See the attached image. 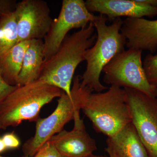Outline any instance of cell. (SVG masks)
Here are the masks:
<instances>
[{
  "instance_id": "1",
  "label": "cell",
  "mask_w": 157,
  "mask_h": 157,
  "mask_svg": "<svg viewBox=\"0 0 157 157\" xmlns=\"http://www.w3.org/2000/svg\"><path fill=\"white\" fill-rule=\"evenodd\" d=\"M90 22L84 28L67 36L57 51L44 61L39 81L60 89L70 97L71 84L78 65L85 61L86 51L94 44L97 35Z\"/></svg>"
},
{
  "instance_id": "2",
  "label": "cell",
  "mask_w": 157,
  "mask_h": 157,
  "mask_svg": "<svg viewBox=\"0 0 157 157\" xmlns=\"http://www.w3.org/2000/svg\"><path fill=\"white\" fill-rule=\"evenodd\" d=\"M108 19L104 15H96L93 21L98 36L95 42L86 52L85 61L86 69L80 76L81 85L93 91L101 92L107 87L100 81L103 69L117 54L124 50L127 40L121 33L123 20L116 18L110 25H107Z\"/></svg>"
},
{
  "instance_id": "3",
  "label": "cell",
  "mask_w": 157,
  "mask_h": 157,
  "mask_svg": "<svg viewBox=\"0 0 157 157\" xmlns=\"http://www.w3.org/2000/svg\"><path fill=\"white\" fill-rule=\"evenodd\" d=\"M63 92L38 80L17 86L0 104V129L17 126L24 121H37L42 107Z\"/></svg>"
},
{
  "instance_id": "4",
  "label": "cell",
  "mask_w": 157,
  "mask_h": 157,
  "mask_svg": "<svg viewBox=\"0 0 157 157\" xmlns=\"http://www.w3.org/2000/svg\"><path fill=\"white\" fill-rule=\"evenodd\" d=\"M73 82L72 97L63 92L54 111L48 117L37 120L34 136L23 145L22 151L25 156L33 157L52 137L63 130L66 124L80 114L85 102L93 91L82 86L80 76H75Z\"/></svg>"
},
{
  "instance_id": "5",
  "label": "cell",
  "mask_w": 157,
  "mask_h": 157,
  "mask_svg": "<svg viewBox=\"0 0 157 157\" xmlns=\"http://www.w3.org/2000/svg\"><path fill=\"white\" fill-rule=\"evenodd\" d=\"M82 110L94 129L107 137L132 123L131 109L123 88L111 86L105 92L91 93Z\"/></svg>"
},
{
  "instance_id": "6",
  "label": "cell",
  "mask_w": 157,
  "mask_h": 157,
  "mask_svg": "<svg viewBox=\"0 0 157 157\" xmlns=\"http://www.w3.org/2000/svg\"><path fill=\"white\" fill-rule=\"evenodd\" d=\"M142 52L140 49L128 48L117 54L103 69L104 82L155 97V87L149 83L144 70Z\"/></svg>"
},
{
  "instance_id": "7",
  "label": "cell",
  "mask_w": 157,
  "mask_h": 157,
  "mask_svg": "<svg viewBox=\"0 0 157 157\" xmlns=\"http://www.w3.org/2000/svg\"><path fill=\"white\" fill-rule=\"evenodd\" d=\"M83 0H63L59 16L54 19L44 39V61L57 51L69 31L86 27L95 18Z\"/></svg>"
},
{
  "instance_id": "8",
  "label": "cell",
  "mask_w": 157,
  "mask_h": 157,
  "mask_svg": "<svg viewBox=\"0 0 157 157\" xmlns=\"http://www.w3.org/2000/svg\"><path fill=\"white\" fill-rule=\"evenodd\" d=\"M132 123L149 157H157V98L133 89L123 88Z\"/></svg>"
},
{
  "instance_id": "9",
  "label": "cell",
  "mask_w": 157,
  "mask_h": 157,
  "mask_svg": "<svg viewBox=\"0 0 157 157\" xmlns=\"http://www.w3.org/2000/svg\"><path fill=\"white\" fill-rule=\"evenodd\" d=\"M14 12L18 42L44 39L53 22L49 6L42 0H23L16 3Z\"/></svg>"
},
{
  "instance_id": "10",
  "label": "cell",
  "mask_w": 157,
  "mask_h": 157,
  "mask_svg": "<svg viewBox=\"0 0 157 157\" xmlns=\"http://www.w3.org/2000/svg\"><path fill=\"white\" fill-rule=\"evenodd\" d=\"M73 128L62 130L51 138L60 154L64 157H86L97 150L95 140L88 133L80 114L74 118Z\"/></svg>"
},
{
  "instance_id": "11",
  "label": "cell",
  "mask_w": 157,
  "mask_h": 157,
  "mask_svg": "<svg viewBox=\"0 0 157 157\" xmlns=\"http://www.w3.org/2000/svg\"><path fill=\"white\" fill-rule=\"evenodd\" d=\"M85 2L90 12H98L110 21L121 17L142 18L157 16V8L137 0H87Z\"/></svg>"
},
{
  "instance_id": "12",
  "label": "cell",
  "mask_w": 157,
  "mask_h": 157,
  "mask_svg": "<svg viewBox=\"0 0 157 157\" xmlns=\"http://www.w3.org/2000/svg\"><path fill=\"white\" fill-rule=\"evenodd\" d=\"M121 32L128 48L147 50L152 54L157 49V20L127 17L123 21Z\"/></svg>"
},
{
  "instance_id": "13",
  "label": "cell",
  "mask_w": 157,
  "mask_h": 157,
  "mask_svg": "<svg viewBox=\"0 0 157 157\" xmlns=\"http://www.w3.org/2000/svg\"><path fill=\"white\" fill-rule=\"evenodd\" d=\"M104 151L114 157H149L132 123L107 137Z\"/></svg>"
},
{
  "instance_id": "14",
  "label": "cell",
  "mask_w": 157,
  "mask_h": 157,
  "mask_svg": "<svg viewBox=\"0 0 157 157\" xmlns=\"http://www.w3.org/2000/svg\"><path fill=\"white\" fill-rule=\"evenodd\" d=\"M44 48L42 39L31 40L25 53L17 86H22L39 79L44 63Z\"/></svg>"
},
{
  "instance_id": "15",
  "label": "cell",
  "mask_w": 157,
  "mask_h": 157,
  "mask_svg": "<svg viewBox=\"0 0 157 157\" xmlns=\"http://www.w3.org/2000/svg\"><path fill=\"white\" fill-rule=\"evenodd\" d=\"M31 41L18 42L0 56L1 74L4 80L10 85L17 86L25 53Z\"/></svg>"
},
{
  "instance_id": "16",
  "label": "cell",
  "mask_w": 157,
  "mask_h": 157,
  "mask_svg": "<svg viewBox=\"0 0 157 157\" xmlns=\"http://www.w3.org/2000/svg\"><path fill=\"white\" fill-rule=\"evenodd\" d=\"M18 43L17 22L14 11L0 17V56Z\"/></svg>"
},
{
  "instance_id": "17",
  "label": "cell",
  "mask_w": 157,
  "mask_h": 157,
  "mask_svg": "<svg viewBox=\"0 0 157 157\" xmlns=\"http://www.w3.org/2000/svg\"><path fill=\"white\" fill-rule=\"evenodd\" d=\"M143 67L149 83L153 86H157V54H150L143 62Z\"/></svg>"
},
{
  "instance_id": "18",
  "label": "cell",
  "mask_w": 157,
  "mask_h": 157,
  "mask_svg": "<svg viewBox=\"0 0 157 157\" xmlns=\"http://www.w3.org/2000/svg\"><path fill=\"white\" fill-rule=\"evenodd\" d=\"M33 157H62L53 144L48 141Z\"/></svg>"
},
{
  "instance_id": "19",
  "label": "cell",
  "mask_w": 157,
  "mask_h": 157,
  "mask_svg": "<svg viewBox=\"0 0 157 157\" xmlns=\"http://www.w3.org/2000/svg\"><path fill=\"white\" fill-rule=\"evenodd\" d=\"M2 138L7 149L17 148L20 146V140L14 132L6 133Z\"/></svg>"
},
{
  "instance_id": "20",
  "label": "cell",
  "mask_w": 157,
  "mask_h": 157,
  "mask_svg": "<svg viewBox=\"0 0 157 157\" xmlns=\"http://www.w3.org/2000/svg\"><path fill=\"white\" fill-rule=\"evenodd\" d=\"M17 86H13L8 84L4 80L0 71V104Z\"/></svg>"
},
{
  "instance_id": "21",
  "label": "cell",
  "mask_w": 157,
  "mask_h": 157,
  "mask_svg": "<svg viewBox=\"0 0 157 157\" xmlns=\"http://www.w3.org/2000/svg\"><path fill=\"white\" fill-rule=\"evenodd\" d=\"M16 3L15 1L12 0H0V17L14 11Z\"/></svg>"
},
{
  "instance_id": "22",
  "label": "cell",
  "mask_w": 157,
  "mask_h": 157,
  "mask_svg": "<svg viewBox=\"0 0 157 157\" xmlns=\"http://www.w3.org/2000/svg\"><path fill=\"white\" fill-rule=\"evenodd\" d=\"M138 2L151 7L157 8V0H137Z\"/></svg>"
},
{
  "instance_id": "23",
  "label": "cell",
  "mask_w": 157,
  "mask_h": 157,
  "mask_svg": "<svg viewBox=\"0 0 157 157\" xmlns=\"http://www.w3.org/2000/svg\"><path fill=\"white\" fill-rule=\"evenodd\" d=\"M7 150L4 142H3L2 137H0V153L3 152Z\"/></svg>"
},
{
  "instance_id": "24",
  "label": "cell",
  "mask_w": 157,
  "mask_h": 157,
  "mask_svg": "<svg viewBox=\"0 0 157 157\" xmlns=\"http://www.w3.org/2000/svg\"><path fill=\"white\" fill-rule=\"evenodd\" d=\"M86 157H107L106 156L104 155H94V154H93L90 155Z\"/></svg>"
},
{
  "instance_id": "25",
  "label": "cell",
  "mask_w": 157,
  "mask_h": 157,
  "mask_svg": "<svg viewBox=\"0 0 157 157\" xmlns=\"http://www.w3.org/2000/svg\"><path fill=\"white\" fill-rule=\"evenodd\" d=\"M154 95L155 97L157 98V86L155 87Z\"/></svg>"
},
{
  "instance_id": "26",
  "label": "cell",
  "mask_w": 157,
  "mask_h": 157,
  "mask_svg": "<svg viewBox=\"0 0 157 157\" xmlns=\"http://www.w3.org/2000/svg\"><path fill=\"white\" fill-rule=\"evenodd\" d=\"M0 157H5L2 156H1V155H0ZM22 157H29L25 156H24Z\"/></svg>"
},
{
  "instance_id": "27",
  "label": "cell",
  "mask_w": 157,
  "mask_h": 157,
  "mask_svg": "<svg viewBox=\"0 0 157 157\" xmlns=\"http://www.w3.org/2000/svg\"><path fill=\"white\" fill-rule=\"evenodd\" d=\"M109 157H114L112 156H109Z\"/></svg>"
},
{
  "instance_id": "28",
  "label": "cell",
  "mask_w": 157,
  "mask_h": 157,
  "mask_svg": "<svg viewBox=\"0 0 157 157\" xmlns=\"http://www.w3.org/2000/svg\"><path fill=\"white\" fill-rule=\"evenodd\" d=\"M62 157H63V156H62Z\"/></svg>"
}]
</instances>
